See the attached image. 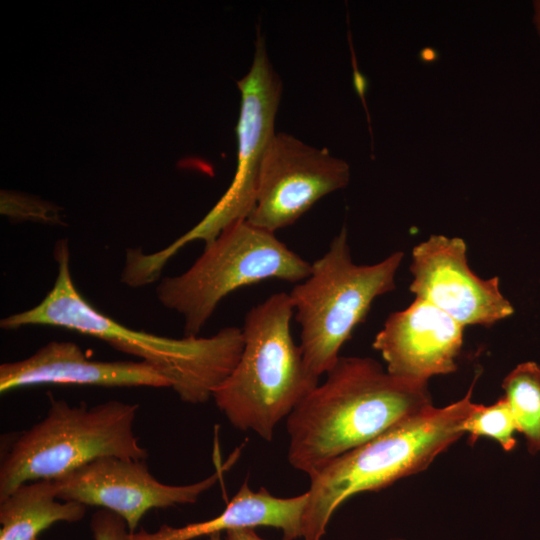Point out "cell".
Masks as SVG:
<instances>
[{
	"label": "cell",
	"mask_w": 540,
	"mask_h": 540,
	"mask_svg": "<svg viewBox=\"0 0 540 540\" xmlns=\"http://www.w3.org/2000/svg\"><path fill=\"white\" fill-rule=\"evenodd\" d=\"M533 23L540 38V0L533 2Z\"/></svg>",
	"instance_id": "20"
},
{
	"label": "cell",
	"mask_w": 540,
	"mask_h": 540,
	"mask_svg": "<svg viewBox=\"0 0 540 540\" xmlns=\"http://www.w3.org/2000/svg\"><path fill=\"white\" fill-rule=\"evenodd\" d=\"M420 58L424 62H431L437 58V53L434 49L427 47L421 50Z\"/></svg>",
	"instance_id": "21"
},
{
	"label": "cell",
	"mask_w": 540,
	"mask_h": 540,
	"mask_svg": "<svg viewBox=\"0 0 540 540\" xmlns=\"http://www.w3.org/2000/svg\"><path fill=\"white\" fill-rule=\"evenodd\" d=\"M392 540H402V539H392Z\"/></svg>",
	"instance_id": "23"
},
{
	"label": "cell",
	"mask_w": 540,
	"mask_h": 540,
	"mask_svg": "<svg viewBox=\"0 0 540 540\" xmlns=\"http://www.w3.org/2000/svg\"><path fill=\"white\" fill-rule=\"evenodd\" d=\"M462 430L468 434L469 444H473L479 437H488L496 440L505 451H512L516 445L515 433L518 432V426L503 396L489 406L476 404L464 420Z\"/></svg>",
	"instance_id": "17"
},
{
	"label": "cell",
	"mask_w": 540,
	"mask_h": 540,
	"mask_svg": "<svg viewBox=\"0 0 540 540\" xmlns=\"http://www.w3.org/2000/svg\"><path fill=\"white\" fill-rule=\"evenodd\" d=\"M402 259L397 251L372 265L355 264L343 227L328 251L311 263L308 277L288 293L301 329L299 346L313 376L331 369L373 301L395 288Z\"/></svg>",
	"instance_id": "6"
},
{
	"label": "cell",
	"mask_w": 540,
	"mask_h": 540,
	"mask_svg": "<svg viewBox=\"0 0 540 540\" xmlns=\"http://www.w3.org/2000/svg\"><path fill=\"white\" fill-rule=\"evenodd\" d=\"M326 375L286 418L288 461L309 477L433 407L427 383L392 376L372 358L340 356Z\"/></svg>",
	"instance_id": "1"
},
{
	"label": "cell",
	"mask_w": 540,
	"mask_h": 540,
	"mask_svg": "<svg viewBox=\"0 0 540 540\" xmlns=\"http://www.w3.org/2000/svg\"><path fill=\"white\" fill-rule=\"evenodd\" d=\"M349 164L326 148L275 133L262 161L255 203L247 220L275 233L292 225L323 196L346 187Z\"/></svg>",
	"instance_id": "9"
},
{
	"label": "cell",
	"mask_w": 540,
	"mask_h": 540,
	"mask_svg": "<svg viewBox=\"0 0 540 540\" xmlns=\"http://www.w3.org/2000/svg\"><path fill=\"white\" fill-rule=\"evenodd\" d=\"M72 384L104 387H170L144 361H96L70 341H50L31 356L0 365V393L32 385Z\"/></svg>",
	"instance_id": "13"
},
{
	"label": "cell",
	"mask_w": 540,
	"mask_h": 540,
	"mask_svg": "<svg viewBox=\"0 0 540 540\" xmlns=\"http://www.w3.org/2000/svg\"><path fill=\"white\" fill-rule=\"evenodd\" d=\"M241 93L237 124V170L231 185L212 210L192 229L163 249L146 253L144 264L153 274H161L167 262L187 243L213 241L230 224L247 219L257 192L263 158L275 135L282 83L274 70L261 35L255 43L253 63L237 82Z\"/></svg>",
	"instance_id": "8"
},
{
	"label": "cell",
	"mask_w": 540,
	"mask_h": 540,
	"mask_svg": "<svg viewBox=\"0 0 540 540\" xmlns=\"http://www.w3.org/2000/svg\"><path fill=\"white\" fill-rule=\"evenodd\" d=\"M53 253L58 270L52 289L35 307L1 319V328L45 325L90 335L152 366L183 402L199 404L213 397L240 358L244 346L241 328L224 327L210 337L181 339L128 328L81 296L71 277L66 239L55 244Z\"/></svg>",
	"instance_id": "2"
},
{
	"label": "cell",
	"mask_w": 540,
	"mask_h": 540,
	"mask_svg": "<svg viewBox=\"0 0 540 540\" xmlns=\"http://www.w3.org/2000/svg\"><path fill=\"white\" fill-rule=\"evenodd\" d=\"M464 326L434 305L415 298L404 310L390 314L373 341L400 379L427 383L430 377L457 369Z\"/></svg>",
	"instance_id": "12"
},
{
	"label": "cell",
	"mask_w": 540,
	"mask_h": 540,
	"mask_svg": "<svg viewBox=\"0 0 540 540\" xmlns=\"http://www.w3.org/2000/svg\"><path fill=\"white\" fill-rule=\"evenodd\" d=\"M49 402L46 416L1 452L0 499L24 483L55 480L100 457L147 458L134 433L137 404L70 405L50 393Z\"/></svg>",
	"instance_id": "5"
},
{
	"label": "cell",
	"mask_w": 540,
	"mask_h": 540,
	"mask_svg": "<svg viewBox=\"0 0 540 540\" xmlns=\"http://www.w3.org/2000/svg\"><path fill=\"white\" fill-rule=\"evenodd\" d=\"M307 492L295 497H276L265 488L252 491L244 482L226 508L216 517L182 527L162 525L155 532L141 529L133 540H193L222 531L273 527L282 531L283 540L302 538Z\"/></svg>",
	"instance_id": "14"
},
{
	"label": "cell",
	"mask_w": 540,
	"mask_h": 540,
	"mask_svg": "<svg viewBox=\"0 0 540 540\" xmlns=\"http://www.w3.org/2000/svg\"><path fill=\"white\" fill-rule=\"evenodd\" d=\"M85 505L57 497L54 480L24 483L0 499V540H37L57 522H77Z\"/></svg>",
	"instance_id": "15"
},
{
	"label": "cell",
	"mask_w": 540,
	"mask_h": 540,
	"mask_svg": "<svg viewBox=\"0 0 540 540\" xmlns=\"http://www.w3.org/2000/svg\"><path fill=\"white\" fill-rule=\"evenodd\" d=\"M310 272L311 263L275 233L243 219L206 244L185 272L164 277L156 295L163 306L183 316L185 336H198L219 302L232 291L271 278L300 282Z\"/></svg>",
	"instance_id": "7"
},
{
	"label": "cell",
	"mask_w": 540,
	"mask_h": 540,
	"mask_svg": "<svg viewBox=\"0 0 540 540\" xmlns=\"http://www.w3.org/2000/svg\"><path fill=\"white\" fill-rule=\"evenodd\" d=\"M208 540H223V539L221 538L220 533H215L208 536Z\"/></svg>",
	"instance_id": "22"
},
{
	"label": "cell",
	"mask_w": 540,
	"mask_h": 540,
	"mask_svg": "<svg viewBox=\"0 0 540 540\" xmlns=\"http://www.w3.org/2000/svg\"><path fill=\"white\" fill-rule=\"evenodd\" d=\"M502 388L528 451L540 452V365L533 361L517 365L504 378Z\"/></svg>",
	"instance_id": "16"
},
{
	"label": "cell",
	"mask_w": 540,
	"mask_h": 540,
	"mask_svg": "<svg viewBox=\"0 0 540 540\" xmlns=\"http://www.w3.org/2000/svg\"><path fill=\"white\" fill-rule=\"evenodd\" d=\"M288 293H274L252 307L242 329L240 358L213 399L228 421L271 441L279 422L319 384L307 369L290 330Z\"/></svg>",
	"instance_id": "4"
},
{
	"label": "cell",
	"mask_w": 540,
	"mask_h": 540,
	"mask_svg": "<svg viewBox=\"0 0 540 540\" xmlns=\"http://www.w3.org/2000/svg\"><path fill=\"white\" fill-rule=\"evenodd\" d=\"M225 534L224 540H265L253 528L229 530Z\"/></svg>",
	"instance_id": "19"
},
{
	"label": "cell",
	"mask_w": 540,
	"mask_h": 540,
	"mask_svg": "<svg viewBox=\"0 0 540 540\" xmlns=\"http://www.w3.org/2000/svg\"><path fill=\"white\" fill-rule=\"evenodd\" d=\"M462 238L431 235L413 248L410 291L464 327L491 326L513 315L499 278L482 279L467 262Z\"/></svg>",
	"instance_id": "11"
},
{
	"label": "cell",
	"mask_w": 540,
	"mask_h": 540,
	"mask_svg": "<svg viewBox=\"0 0 540 540\" xmlns=\"http://www.w3.org/2000/svg\"><path fill=\"white\" fill-rule=\"evenodd\" d=\"M475 380L457 402L409 417L311 475L303 540H322L331 516L344 501L425 470L464 435L462 424L476 406L471 400Z\"/></svg>",
	"instance_id": "3"
},
{
	"label": "cell",
	"mask_w": 540,
	"mask_h": 540,
	"mask_svg": "<svg viewBox=\"0 0 540 540\" xmlns=\"http://www.w3.org/2000/svg\"><path fill=\"white\" fill-rule=\"evenodd\" d=\"M220 473L188 485H167L149 471L145 460L106 456L54 480L57 497L98 506L121 516L134 533L151 509L193 504L219 480Z\"/></svg>",
	"instance_id": "10"
},
{
	"label": "cell",
	"mask_w": 540,
	"mask_h": 540,
	"mask_svg": "<svg viewBox=\"0 0 540 540\" xmlns=\"http://www.w3.org/2000/svg\"><path fill=\"white\" fill-rule=\"evenodd\" d=\"M93 540H133V533L118 514L101 508L90 520Z\"/></svg>",
	"instance_id": "18"
}]
</instances>
